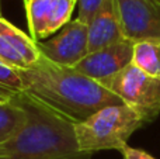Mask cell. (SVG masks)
Listing matches in <instances>:
<instances>
[{"mask_svg":"<svg viewBox=\"0 0 160 159\" xmlns=\"http://www.w3.org/2000/svg\"><path fill=\"white\" fill-rule=\"evenodd\" d=\"M18 70L27 95L73 123H82L104 107L122 103L101 83L44 56Z\"/></svg>","mask_w":160,"mask_h":159,"instance_id":"1","label":"cell"},{"mask_svg":"<svg viewBox=\"0 0 160 159\" xmlns=\"http://www.w3.org/2000/svg\"><path fill=\"white\" fill-rule=\"evenodd\" d=\"M28 114L27 124L0 144V159H90L76 142L75 123L25 92L17 96Z\"/></svg>","mask_w":160,"mask_h":159,"instance_id":"2","label":"cell"},{"mask_svg":"<svg viewBox=\"0 0 160 159\" xmlns=\"http://www.w3.org/2000/svg\"><path fill=\"white\" fill-rule=\"evenodd\" d=\"M143 124V120L127 104L107 106L82 123H75L76 142L80 151L91 155L108 149L121 151Z\"/></svg>","mask_w":160,"mask_h":159,"instance_id":"3","label":"cell"},{"mask_svg":"<svg viewBox=\"0 0 160 159\" xmlns=\"http://www.w3.org/2000/svg\"><path fill=\"white\" fill-rule=\"evenodd\" d=\"M101 85L131 107L143 123H152L159 115L160 78H153L129 64Z\"/></svg>","mask_w":160,"mask_h":159,"instance_id":"4","label":"cell"},{"mask_svg":"<svg viewBox=\"0 0 160 159\" xmlns=\"http://www.w3.org/2000/svg\"><path fill=\"white\" fill-rule=\"evenodd\" d=\"M41 56L62 66L75 68L88 54L87 24L70 20L49 39L37 41Z\"/></svg>","mask_w":160,"mask_h":159,"instance_id":"5","label":"cell"},{"mask_svg":"<svg viewBox=\"0 0 160 159\" xmlns=\"http://www.w3.org/2000/svg\"><path fill=\"white\" fill-rule=\"evenodd\" d=\"M117 7L125 39H160L159 0H117Z\"/></svg>","mask_w":160,"mask_h":159,"instance_id":"6","label":"cell"},{"mask_svg":"<svg viewBox=\"0 0 160 159\" xmlns=\"http://www.w3.org/2000/svg\"><path fill=\"white\" fill-rule=\"evenodd\" d=\"M132 54L133 42L124 39L110 47L88 52L87 56L76 65L75 69L82 75L102 83L127 68L132 62Z\"/></svg>","mask_w":160,"mask_h":159,"instance_id":"7","label":"cell"},{"mask_svg":"<svg viewBox=\"0 0 160 159\" xmlns=\"http://www.w3.org/2000/svg\"><path fill=\"white\" fill-rule=\"evenodd\" d=\"M39 58L37 41L0 17V61L16 69H27Z\"/></svg>","mask_w":160,"mask_h":159,"instance_id":"8","label":"cell"},{"mask_svg":"<svg viewBox=\"0 0 160 159\" xmlns=\"http://www.w3.org/2000/svg\"><path fill=\"white\" fill-rule=\"evenodd\" d=\"M88 27V52H94L101 48L125 39L119 21L117 0H105Z\"/></svg>","mask_w":160,"mask_h":159,"instance_id":"9","label":"cell"},{"mask_svg":"<svg viewBox=\"0 0 160 159\" xmlns=\"http://www.w3.org/2000/svg\"><path fill=\"white\" fill-rule=\"evenodd\" d=\"M28 114L18 100H0V144L13 138L27 124Z\"/></svg>","mask_w":160,"mask_h":159,"instance_id":"10","label":"cell"},{"mask_svg":"<svg viewBox=\"0 0 160 159\" xmlns=\"http://www.w3.org/2000/svg\"><path fill=\"white\" fill-rule=\"evenodd\" d=\"M131 64L153 78H160V39L133 42Z\"/></svg>","mask_w":160,"mask_h":159,"instance_id":"11","label":"cell"},{"mask_svg":"<svg viewBox=\"0 0 160 159\" xmlns=\"http://www.w3.org/2000/svg\"><path fill=\"white\" fill-rule=\"evenodd\" d=\"M52 0H24L28 30L34 41H44L49 37V13Z\"/></svg>","mask_w":160,"mask_h":159,"instance_id":"12","label":"cell"},{"mask_svg":"<svg viewBox=\"0 0 160 159\" xmlns=\"http://www.w3.org/2000/svg\"><path fill=\"white\" fill-rule=\"evenodd\" d=\"M22 92L20 70L0 61V100H13Z\"/></svg>","mask_w":160,"mask_h":159,"instance_id":"13","label":"cell"},{"mask_svg":"<svg viewBox=\"0 0 160 159\" xmlns=\"http://www.w3.org/2000/svg\"><path fill=\"white\" fill-rule=\"evenodd\" d=\"M104 3L105 0H78V20L88 25Z\"/></svg>","mask_w":160,"mask_h":159,"instance_id":"14","label":"cell"},{"mask_svg":"<svg viewBox=\"0 0 160 159\" xmlns=\"http://www.w3.org/2000/svg\"><path fill=\"white\" fill-rule=\"evenodd\" d=\"M119 152H121L124 159H156L153 155L148 154L143 149L132 148V146H129V145H125Z\"/></svg>","mask_w":160,"mask_h":159,"instance_id":"15","label":"cell"},{"mask_svg":"<svg viewBox=\"0 0 160 159\" xmlns=\"http://www.w3.org/2000/svg\"><path fill=\"white\" fill-rule=\"evenodd\" d=\"M0 17H2V6H0Z\"/></svg>","mask_w":160,"mask_h":159,"instance_id":"16","label":"cell"},{"mask_svg":"<svg viewBox=\"0 0 160 159\" xmlns=\"http://www.w3.org/2000/svg\"><path fill=\"white\" fill-rule=\"evenodd\" d=\"M159 2H160V0H159Z\"/></svg>","mask_w":160,"mask_h":159,"instance_id":"17","label":"cell"}]
</instances>
